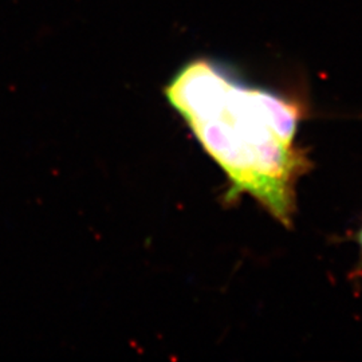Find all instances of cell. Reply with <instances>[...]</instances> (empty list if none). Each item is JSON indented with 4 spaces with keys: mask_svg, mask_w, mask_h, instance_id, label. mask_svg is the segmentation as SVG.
Listing matches in <instances>:
<instances>
[{
    "mask_svg": "<svg viewBox=\"0 0 362 362\" xmlns=\"http://www.w3.org/2000/svg\"><path fill=\"white\" fill-rule=\"evenodd\" d=\"M165 97L230 177V196L251 194L288 224L296 181L306 167L293 145L297 106L272 91L247 86L211 58L181 66Z\"/></svg>",
    "mask_w": 362,
    "mask_h": 362,
    "instance_id": "cell-1",
    "label": "cell"
},
{
    "mask_svg": "<svg viewBox=\"0 0 362 362\" xmlns=\"http://www.w3.org/2000/svg\"><path fill=\"white\" fill-rule=\"evenodd\" d=\"M360 243H361V247H362V231H361V233H360Z\"/></svg>",
    "mask_w": 362,
    "mask_h": 362,
    "instance_id": "cell-2",
    "label": "cell"
}]
</instances>
